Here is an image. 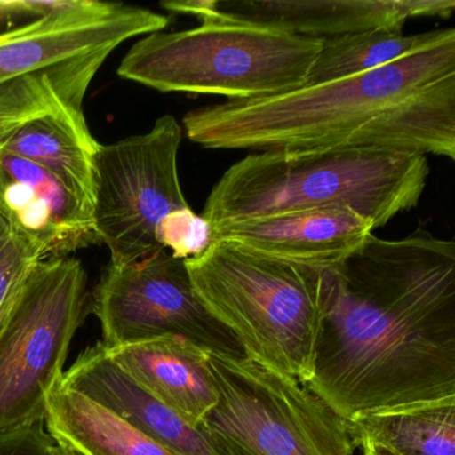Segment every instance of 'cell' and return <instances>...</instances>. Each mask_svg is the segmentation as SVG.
Masks as SVG:
<instances>
[{
    "mask_svg": "<svg viewBox=\"0 0 455 455\" xmlns=\"http://www.w3.org/2000/svg\"><path fill=\"white\" fill-rule=\"evenodd\" d=\"M44 254L0 217V329L30 271Z\"/></svg>",
    "mask_w": 455,
    "mask_h": 455,
    "instance_id": "20",
    "label": "cell"
},
{
    "mask_svg": "<svg viewBox=\"0 0 455 455\" xmlns=\"http://www.w3.org/2000/svg\"><path fill=\"white\" fill-rule=\"evenodd\" d=\"M326 274L314 374L348 422L455 401V243L367 238Z\"/></svg>",
    "mask_w": 455,
    "mask_h": 455,
    "instance_id": "1",
    "label": "cell"
},
{
    "mask_svg": "<svg viewBox=\"0 0 455 455\" xmlns=\"http://www.w3.org/2000/svg\"><path fill=\"white\" fill-rule=\"evenodd\" d=\"M57 447L44 422L0 431V455H52Z\"/></svg>",
    "mask_w": 455,
    "mask_h": 455,
    "instance_id": "22",
    "label": "cell"
},
{
    "mask_svg": "<svg viewBox=\"0 0 455 455\" xmlns=\"http://www.w3.org/2000/svg\"><path fill=\"white\" fill-rule=\"evenodd\" d=\"M366 218L350 209H323L258 218L212 230V242L249 254L314 270L345 262L374 233Z\"/></svg>",
    "mask_w": 455,
    "mask_h": 455,
    "instance_id": "13",
    "label": "cell"
},
{
    "mask_svg": "<svg viewBox=\"0 0 455 455\" xmlns=\"http://www.w3.org/2000/svg\"><path fill=\"white\" fill-rule=\"evenodd\" d=\"M455 36L454 28L404 36L403 30H372L324 39L305 86L359 76L430 49Z\"/></svg>",
    "mask_w": 455,
    "mask_h": 455,
    "instance_id": "19",
    "label": "cell"
},
{
    "mask_svg": "<svg viewBox=\"0 0 455 455\" xmlns=\"http://www.w3.org/2000/svg\"><path fill=\"white\" fill-rule=\"evenodd\" d=\"M454 0H188L199 20L225 18L278 28L311 39H334L372 30H403L410 18H447Z\"/></svg>",
    "mask_w": 455,
    "mask_h": 455,
    "instance_id": "11",
    "label": "cell"
},
{
    "mask_svg": "<svg viewBox=\"0 0 455 455\" xmlns=\"http://www.w3.org/2000/svg\"><path fill=\"white\" fill-rule=\"evenodd\" d=\"M186 137L212 150L395 151L455 158V36L369 73L204 106Z\"/></svg>",
    "mask_w": 455,
    "mask_h": 455,
    "instance_id": "2",
    "label": "cell"
},
{
    "mask_svg": "<svg viewBox=\"0 0 455 455\" xmlns=\"http://www.w3.org/2000/svg\"><path fill=\"white\" fill-rule=\"evenodd\" d=\"M156 239L162 249L180 259H188L209 246L212 231L204 218L190 207L167 217L156 231Z\"/></svg>",
    "mask_w": 455,
    "mask_h": 455,
    "instance_id": "21",
    "label": "cell"
},
{
    "mask_svg": "<svg viewBox=\"0 0 455 455\" xmlns=\"http://www.w3.org/2000/svg\"><path fill=\"white\" fill-rule=\"evenodd\" d=\"M55 451L52 452V455H68V452L65 451V450L63 449H60V446H58L57 444V447H55Z\"/></svg>",
    "mask_w": 455,
    "mask_h": 455,
    "instance_id": "23",
    "label": "cell"
},
{
    "mask_svg": "<svg viewBox=\"0 0 455 455\" xmlns=\"http://www.w3.org/2000/svg\"><path fill=\"white\" fill-rule=\"evenodd\" d=\"M0 217L44 259L100 243L90 204L41 164L4 153H0Z\"/></svg>",
    "mask_w": 455,
    "mask_h": 455,
    "instance_id": "12",
    "label": "cell"
},
{
    "mask_svg": "<svg viewBox=\"0 0 455 455\" xmlns=\"http://www.w3.org/2000/svg\"><path fill=\"white\" fill-rule=\"evenodd\" d=\"M62 383L97 402L175 455H226L199 427L143 390L102 342L86 348Z\"/></svg>",
    "mask_w": 455,
    "mask_h": 455,
    "instance_id": "14",
    "label": "cell"
},
{
    "mask_svg": "<svg viewBox=\"0 0 455 455\" xmlns=\"http://www.w3.org/2000/svg\"><path fill=\"white\" fill-rule=\"evenodd\" d=\"M322 39L225 18L174 33L148 34L127 52L118 76L161 92L260 100L303 87Z\"/></svg>",
    "mask_w": 455,
    "mask_h": 455,
    "instance_id": "5",
    "label": "cell"
},
{
    "mask_svg": "<svg viewBox=\"0 0 455 455\" xmlns=\"http://www.w3.org/2000/svg\"><path fill=\"white\" fill-rule=\"evenodd\" d=\"M169 22L142 7L63 0L49 14L0 33V84L42 73L94 79L119 44Z\"/></svg>",
    "mask_w": 455,
    "mask_h": 455,
    "instance_id": "10",
    "label": "cell"
},
{
    "mask_svg": "<svg viewBox=\"0 0 455 455\" xmlns=\"http://www.w3.org/2000/svg\"><path fill=\"white\" fill-rule=\"evenodd\" d=\"M89 303L81 260L46 258L34 266L0 329V431L44 422Z\"/></svg>",
    "mask_w": 455,
    "mask_h": 455,
    "instance_id": "7",
    "label": "cell"
},
{
    "mask_svg": "<svg viewBox=\"0 0 455 455\" xmlns=\"http://www.w3.org/2000/svg\"><path fill=\"white\" fill-rule=\"evenodd\" d=\"M100 143L84 111L58 108L30 116L0 137V153L41 164L92 209V161Z\"/></svg>",
    "mask_w": 455,
    "mask_h": 455,
    "instance_id": "16",
    "label": "cell"
},
{
    "mask_svg": "<svg viewBox=\"0 0 455 455\" xmlns=\"http://www.w3.org/2000/svg\"><path fill=\"white\" fill-rule=\"evenodd\" d=\"M66 452H68V451H66ZM68 455H71V454H68Z\"/></svg>",
    "mask_w": 455,
    "mask_h": 455,
    "instance_id": "24",
    "label": "cell"
},
{
    "mask_svg": "<svg viewBox=\"0 0 455 455\" xmlns=\"http://www.w3.org/2000/svg\"><path fill=\"white\" fill-rule=\"evenodd\" d=\"M44 425L71 455H175L62 380L47 396Z\"/></svg>",
    "mask_w": 455,
    "mask_h": 455,
    "instance_id": "17",
    "label": "cell"
},
{
    "mask_svg": "<svg viewBox=\"0 0 455 455\" xmlns=\"http://www.w3.org/2000/svg\"><path fill=\"white\" fill-rule=\"evenodd\" d=\"M218 402L198 427L226 455H353V423L306 383L207 351Z\"/></svg>",
    "mask_w": 455,
    "mask_h": 455,
    "instance_id": "6",
    "label": "cell"
},
{
    "mask_svg": "<svg viewBox=\"0 0 455 455\" xmlns=\"http://www.w3.org/2000/svg\"><path fill=\"white\" fill-rule=\"evenodd\" d=\"M183 129L164 116L142 135L100 145L92 161V223L114 265L162 251L161 223L190 209L178 174Z\"/></svg>",
    "mask_w": 455,
    "mask_h": 455,
    "instance_id": "8",
    "label": "cell"
},
{
    "mask_svg": "<svg viewBox=\"0 0 455 455\" xmlns=\"http://www.w3.org/2000/svg\"><path fill=\"white\" fill-rule=\"evenodd\" d=\"M351 423L362 455H455V401Z\"/></svg>",
    "mask_w": 455,
    "mask_h": 455,
    "instance_id": "18",
    "label": "cell"
},
{
    "mask_svg": "<svg viewBox=\"0 0 455 455\" xmlns=\"http://www.w3.org/2000/svg\"><path fill=\"white\" fill-rule=\"evenodd\" d=\"M92 307L108 347L180 337L212 353L247 358L233 332L199 299L185 259L167 250L126 265L110 263Z\"/></svg>",
    "mask_w": 455,
    "mask_h": 455,
    "instance_id": "9",
    "label": "cell"
},
{
    "mask_svg": "<svg viewBox=\"0 0 455 455\" xmlns=\"http://www.w3.org/2000/svg\"><path fill=\"white\" fill-rule=\"evenodd\" d=\"M106 348L143 390L190 425L198 427L217 404L218 391L207 364V351L190 340L162 337Z\"/></svg>",
    "mask_w": 455,
    "mask_h": 455,
    "instance_id": "15",
    "label": "cell"
},
{
    "mask_svg": "<svg viewBox=\"0 0 455 455\" xmlns=\"http://www.w3.org/2000/svg\"><path fill=\"white\" fill-rule=\"evenodd\" d=\"M430 166L419 154L324 148L254 153L210 191L201 217L210 231L289 212L350 209L383 228L422 198Z\"/></svg>",
    "mask_w": 455,
    "mask_h": 455,
    "instance_id": "3",
    "label": "cell"
},
{
    "mask_svg": "<svg viewBox=\"0 0 455 455\" xmlns=\"http://www.w3.org/2000/svg\"><path fill=\"white\" fill-rule=\"evenodd\" d=\"M185 262L199 299L233 332L247 358L310 382L326 303L324 271L220 241Z\"/></svg>",
    "mask_w": 455,
    "mask_h": 455,
    "instance_id": "4",
    "label": "cell"
}]
</instances>
